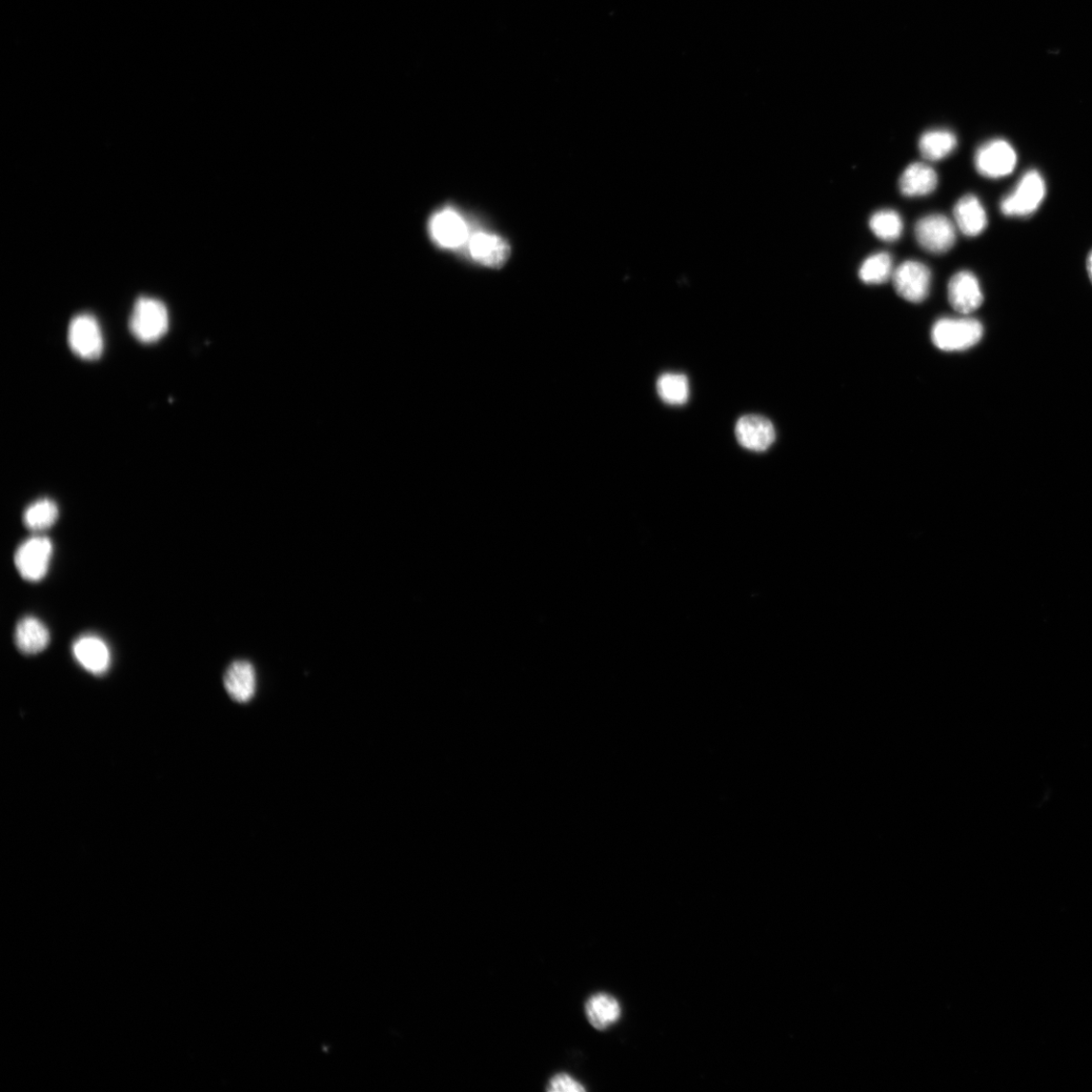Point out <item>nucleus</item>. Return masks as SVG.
<instances>
[{"label": "nucleus", "instance_id": "nucleus-1", "mask_svg": "<svg viewBox=\"0 0 1092 1092\" xmlns=\"http://www.w3.org/2000/svg\"><path fill=\"white\" fill-rule=\"evenodd\" d=\"M169 328V314L161 300L139 298L130 318L132 334L141 342L153 343L164 337Z\"/></svg>", "mask_w": 1092, "mask_h": 1092}, {"label": "nucleus", "instance_id": "nucleus-2", "mask_svg": "<svg viewBox=\"0 0 1092 1092\" xmlns=\"http://www.w3.org/2000/svg\"><path fill=\"white\" fill-rule=\"evenodd\" d=\"M982 336L981 323L970 318L941 319L932 329V340L935 346L948 352L962 351L974 348Z\"/></svg>", "mask_w": 1092, "mask_h": 1092}, {"label": "nucleus", "instance_id": "nucleus-3", "mask_svg": "<svg viewBox=\"0 0 1092 1092\" xmlns=\"http://www.w3.org/2000/svg\"><path fill=\"white\" fill-rule=\"evenodd\" d=\"M1046 195L1044 178L1038 170L1027 171L1016 189L1001 202V211L1007 217H1027L1035 213Z\"/></svg>", "mask_w": 1092, "mask_h": 1092}, {"label": "nucleus", "instance_id": "nucleus-4", "mask_svg": "<svg viewBox=\"0 0 1092 1092\" xmlns=\"http://www.w3.org/2000/svg\"><path fill=\"white\" fill-rule=\"evenodd\" d=\"M52 555V541L46 536H34L18 546L14 563L25 580L39 582L47 575Z\"/></svg>", "mask_w": 1092, "mask_h": 1092}, {"label": "nucleus", "instance_id": "nucleus-5", "mask_svg": "<svg viewBox=\"0 0 1092 1092\" xmlns=\"http://www.w3.org/2000/svg\"><path fill=\"white\" fill-rule=\"evenodd\" d=\"M68 343L80 358L97 359L104 351V337L97 320L91 314H79L69 324Z\"/></svg>", "mask_w": 1092, "mask_h": 1092}, {"label": "nucleus", "instance_id": "nucleus-6", "mask_svg": "<svg viewBox=\"0 0 1092 1092\" xmlns=\"http://www.w3.org/2000/svg\"><path fill=\"white\" fill-rule=\"evenodd\" d=\"M1017 153L1008 142L996 139L986 142L976 152V170L984 177L1001 178L1013 172L1017 166Z\"/></svg>", "mask_w": 1092, "mask_h": 1092}, {"label": "nucleus", "instance_id": "nucleus-7", "mask_svg": "<svg viewBox=\"0 0 1092 1092\" xmlns=\"http://www.w3.org/2000/svg\"><path fill=\"white\" fill-rule=\"evenodd\" d=\"M915 233L920 247L929 253L943 254L955 246V226L940 214L928 215L918 221Z\"/></svg>", "mask_w": 1092, "mask_h": 1092}, {"label": "nucleus", "instance_id": "nucleus-8", "mask_svg": "<svg viewBox=\"0 0 1092 1092\" xmlns=\"http://www.w3.org/2000/svg\"><path fill=\"white\" fill-rule=\"evenodd\" d=\"M893 281L899 297L917 303L927 298L932 273L923 263L908 260L895 270Z\"/></svg>", "mask_w": 1092, "mask_h": 1092}, {"label": "nucleus", "instance_id": "nucleus-9", "mask_svg": "<svg viewBox=\"0 0 1092 1092\" xmlns=\"http://www.w3.org/2000/svg\"><path fill=\"white\" fill-rule=\"evenodd\" d=\"M429 233L440 247L456 249L470 240L467 221L454 209L445 208L429 221Z\"/></svg>", "mask_w": 1092, "mask_h": 1092}, {"label": "nucleus", "instance_id": "nucleus-10", "mask_svg": "<svg viewBox=\"0 0 1092 1092\" xmlns=\"http://www.w3.org/2000/svg\"><path fill=\"white\" fill-rule=\"evenodd\" d=\"M948 299L949 305L963 315L975 312L984 300L979 281L970 272H960L949 279Z\"/></svg>", "mask_w": 1092, "mask_h": 1092}, {"label": "nucleus", "instance_id": "nucleus-11", "mask_svg": "<svg viewBox=\"0 0 1092 1092\" xmlns=\"http://www.w3.org/2000/svg\"><path fill=\"white\" fill-rule=\"evenodd\" d=\"M736 435L742 448L756 453L770 449L776 439L772 422L759 415L741 417L737 423Z\"/></svg>", "mask_w": 1092, "mask_h": 1092}, {"label": "nucleus", "instance_id": "nucleus-12", "mask_svg": "<svg viewBox=\"0 0 1092 1092\" xmlns=\"http://www.w3.org/2000/svg\"><path fill=\"white\" fill-rule=\"evenodd\" d=\"M469 249L474 260L491 269L502 268L511 252L507 242L498 235L487 232L472 235L469 240Z\"/></svg>", "mask_w": 1092, "mask_h": 1092}, {"label": "nucleus", "instance_id": "nucleus-13", "mask_svg": "<svg viewBox=\"0 0 1092 1092\" xmlns=\"http://www.w3.org/2000/svg\"><path fill=\"white\" fill-rule=\"evenodd\" d=\"M228 695L237 703H249L257 692V673L252 663L246 660L233 662L224 676Z\"/></svg>", "mask_w": 1092, "mask_h": 1092}, {"label": "nucleus", "instance_id": "nucleus-14", "mask_svg": "<svg viewBox=\"0 0 1092 1092\" xmlns=\"http://www.w3.org/2000/svg\"><path fill=\"white\" fill-rule=\"evenodd\" d=\"M73 656L80 665L94 675H101L109 670L111 665V652L108 644L95 636L79 637L72 646Z\"/></svg>", "mask_w": 1092, "mask_h": 1092}, {"label": "nucleus", "instance_id": "nucleus-15", "mask_svg": "<svg viewBox=\"0 0 1092 1092\" xmlns=\"http://www.w3.org/2000/svg\"><path fill=\"white\" fill-rule=\"evenodd\" d=\"M954 218L959 230L969 237L980 235L988 224L985 209L974 195H967L957 201Z\"/></svg>", "mask_w": 1092, "mask_h": 1092}, {"label": "nucleus", "instance_id": "nucleus-16", "mask_svg": "<svg viewBox=\"0 0 1092 1092\" xmlns=\"http://www.w3.org/2000/svg\"><path fill=\"white\" fill-rule=\"evenodd\" d=\"M14 640L17 649L23 654L37 655L48 646L50 633L42 621L28 616L17 623Z\"/></svg>", "mask_w": 1092, "mask_h": 1092}, {"label": "nucleus", "instance_id": "nucleus-17", "mask_svg": "<svg viewBox=\"0 0 1092 1092\" xmlns=\"http://www.w3.org/2000/svg\"><path fill=\"white\" fill-rule=\"evenodd\" d=\"M938 174L922 162L910 165L900 176L899 190L905 196L915 197L932 194L938 187Z\"/></svg>", "mask_w": 1092, "mask_h": 1092}, {"label": "nucleus", "instance_id": "nucleus-18", "mask_svg": "<svg viewBox=\"0 0 1092 1092\" xmlns=\"http://www.w3.org/2000/svg\"><path fill=\"white\" fill-rule=\"evenodd\" d=\"M585 1011L591 1026L599 1030L611 1027L621 1017L619 1001L613 996L604 993L590 997L585 1002Z\"/></svg>", "mask_w": 1092, "mask_h": 1092}, {"label": "nucleus", "instance_id": "nucleus-19", "mask_svg": "<svg viewBox=\"0 0 1092 1092\" xmlns=\"http://www.w3.org/2000/svg\"><path fill=\"white\" fill-rule=\"evenodd\" d=\"M956 146V136L947 130L925 132L919 142L921 154L928 161H939L946 158L955 150Z\"/></svg>", "mask_w": 1092, "mask_h": 1092}, {"label": "nucleus", "instance_id": "nucleus-20", "mask_svg": "<svg viewBox=\"0 0 1092 1092\" xmlns=\"http://www.w3.org/2000/svg\"><path fill=\"white\" fill-rule=\"evenodd\" d=\"M58 506L50 499H39L29 506L24 513L26 528L32 532L46 531L56 523Z\"/></svg>", "mask_w": 1092, "mask_h": 1092}, {"label": "nucleus", "instance_id": "nucleus-21", "mask_svg": "<svg viewBox=\"0 0 1092 1092\" xmlns=\"http://www.w3.org/2000/svg\"><path fill=\"white\" fill-rule=\"evenodd\" d=\"M894 261L892 255L879 252L868 257L861 266L859 276L868 285H881L893 278Z\"/></svg>", "mask_w": 1092, "mask_h": 1092}, {"label": "nucleus", "instance_id": "nucleus-22", "mask_svg": "<svg viewBox=\"0 0 1092 1092\" xmlns=\"http://www.w3.org/2000/svg\"><path fill=\"white\" fill-rule=\"evenodd\" d=\"M657 391L665 403L680 406L689 398V382L685 375L663 374L657 381Z\"/></svg>", "mask_w": 1092, "mask_h": 1092}, {"label": "nucleus", "instance_id": "nucleus-23", "mask_svg": "<svg viewBox=\"0 0 1092 1092\" xmlns=\"http://www.w3.org/2000/svg\"><path fill=\"white\" fill-rule=\"evenodd\" d=\"M869 225L874 235L885 242L898 240L903 231L901 217L893 210H882L875 213L870 219Z\"/></svg>", "mask_w": 1092, "mask_h": 1092}, {"label": "nucleus", "instance_id": "nucleus-24", "mask_svg": "<svg viewBox=\"0 0 1092 1092\" xmlns=\"http://www.w3.org/2000/svg\"><path fill=\"white\" fill-rule=\"evenodd\" d=\"M548 1091L551 1092H585V1086L568 1074H559L551 1079Z\"/></svg>", "mask_w": 1092, "mask_h": 1092}, {"label": "nucleus", "instance_id": "nucleus-25", "mask_svg": "<svg viewBox=\"0 0 1092 1092\" xmlns=\"http://www.w3.org/2000/svg\"><path fill=\"white\" fill-rule=\"evenodd\" d=\"M1086 271H1087V273H1088V277H1089V279L1092 283V250L1089 252L1087 259H1086Z\"/></svg>", "mask_w": 1092, "mask_h": 1092}]
</instances>
